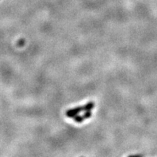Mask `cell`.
<instances>
[{"label": "cell", "instance_id": "1", "mask_svg": "<svg viewBox=\"0 0 157 157\" xmlns=\"http://www.w3.org/2000/svg\"><path fill=\"white\" fill-rule=\"evenodd\" d=\"M95 108V103L94 102H90L84 105V106L76 107L74 109L68 110L66 112V115L68 118H74L76 115H78L80 112L82 111H90Z\"/></svg>", "mask_w": 157, "mask_h": 157}, {"label": "cell", "instance_id": "2", "mask_svg": "<svg viewBox=\"0 0 157 157\" xmlns=\"http://www.w3.org/2000/svg\"><path fill=\"white\" fill-rule=\"evenodd\" d=\"M91 116H92V112L90 111H87V113H85L82 116L76 115L75 117H74V121H76L77 123H81L82 121L85 120V119H87L91 117Z\"/></svg>", "mask_w": 157, "mask_h": 157}]
</instances>
